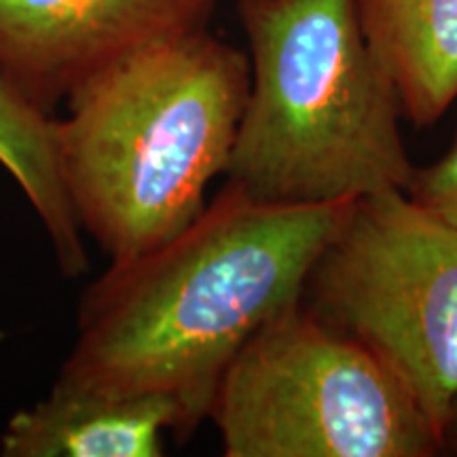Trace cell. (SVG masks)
<instances>
[{
	"label": "cell",
	"instance_id": "obj_1",
	"mask_svg": "<svg viewBox=\"0 0 457 457\" xmlns=\"http://www.w3.org/2000/svg\"><path fill=\"white\" fill-rule=\"evenodd\" d=\"M352 202L265 204L225 188L179 236L85 288L62 379L174 400L182 432L210 417L222 375L262 324L303 299Z\"/></svg>",
	"mask_w": 457,
	"mask_h": 457
},
{
	"label": "cell",
	"instance_id": "obj_2",
	"mask_svg": "<svg viewBox=\"0 0 457 457\" xmlns=\"http://www.w3.org/2000/svg\"><path fill=\"white\" fill-rule=\"evenodd\" d=\"M248 89V54L204 28L125 57L68 98L57 119L62 182L111 262L151 253L204 212Z\"/></svg>",
	"mask_w": 457,
	"mask_h": 457
},
{
	"label": "cell",
	"instance_id": "obj_3",
	"mask_svg": "<svg viewBox=\"0 0 457 457\" xmlns=\"http://www.w3.org/2000/svg\"><path fill=\"white\" fill-rule=\"evenodd\" d=\"M250 89L227 182L265 204L327 205L387 188L417 168L396 89L356 0H239Z\"/></svg>",
	"mask_w": 457,
	"mask_h": 457
},
{
	"label": "cell",
	"instance_id": "obj_4",
	"mask_svg": "<svg viewBox=\"0 0 457 457\" xmlns=\"http://www.w3.org/2000/svg\"><path fill=\"white\" fill-rule=\"evenodd\" d=\"M210 420L225 457H430L447 447L403 381L303 299L233 358Z\"/></svg>",
	"mask_w": 457,
	"mask_h": 457
},
{
	"label": "cell",
	"instance_id": "obj_5",
	"mask_svg": "<svg viewBox=\"0 0 457 457\" xmlns=\"http://www.w3.org/2000/svg\"><path fill=\"white\" fill-rule=\"evenodd\" d=\"M303 303L381 360L447 443L457 409V225L400 188L353 199Z\"/></svg>",
	"mask_w": 457,
	"mask_h": 457
},
{
	"label": "cell",
	"instance_id": "obj_6",
	"mask_svg": "<svg viewBox=\"0 0 457 457\" xmlns=\"http://www.w3.org/2000/svg\"><path fill=\"white\" fill-rule=\"evenodd\" d=\"M219 0H0V74L41 111L125 57L208 28Z\"/></svg>",
	"mask_w": 457,
	"mask_h": 457
},
{
	"label": "cell",
	"instance_id": "obj_7",
	"mask_svg": "<svg viewBox=\"0 0 457 457\" xmlns=\"http://www.w3.org/2000/svg\"><path fill=\"white\" fill-rule=\"evenodd\" d=\"M168 430L182 432L174 400L104 392L57 377L47 396L9 417L0 432V455L159 457Z\"/></svg>",
	"mask_w": 457,
	"mask_h": 457
},
{
	"label": "cell",
	"instance_id": "obj_8",
	"mask_svg": "<svg viewBox=\"0 0 457 457\" xmlns=\"http://www.w3.org/2000/svg\"><path fill=\"white\" fill-rule=\"evenodd\" d=\"M356 9L404 117L436 123L457 98V0H356Z\"/></svg>",
	"mask_w": 457,
	"mask_h": 457
},
{
	"label": "cell",
	"instance_id": "obj_9",
	"mask_svg": "<svg viewBox=\"0 0 457 457\" xmlns=\"http://www.w3.org/2000/svg\"><path fill=\"white\" fill-rule=\"evenodd\" d=\"M0 165L24 193L32 212L41 220L57 267L66 278L87 271L83 228L60 174L57 119L41 111L0 74Z\"/></svg>",
	"mask_w": 457,
	"mask_h": 457
},
{
	"label": "cell",
	"instance_id": "obj_10",
	"mask_svg": "<svg viewBox=\"0 0 457 457\" xmlns=\"http://www.w3.org/2000/svg\"><path fill=\"white\" fill-rule=\"evenodd\" d=\"M409 195L457 225V138L445 155L428 168H417Z\"/></svg>",
	"mask_w": 457,
	"mask_h": 457
},
{
	"label": "cell",
	"instance_id": "obj_11",
	"mask_svg": "<svg viewBox=\"0 0 457 457\" xmlns=\"http://www.w3.org/2000/svg\"><path fill=\"white\" fill-rule=\"evenodd\" d=\"M451 438H457V409H455V415H453V421H451V428H449V434H447V443Z\"/></svg>",
	"mask_w": 457,
	"mask_h": 457
}]
</instances>
